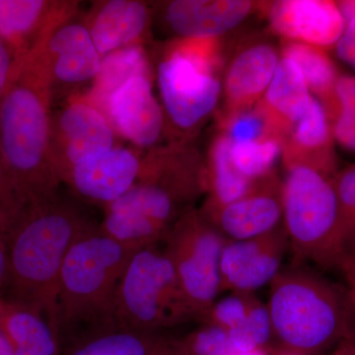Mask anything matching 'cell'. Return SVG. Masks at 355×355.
Masks as SVG:
<instances>
[{
    "instance_id": "obj_1",
    "label": "cell",
    "mask_w": 355,
    "mask_h": 355,
    "mask_svg": "<svg viewBox=\"0 0 355 355\" xmlns=\"http://www.w3.org/2000/svg\"><path fill=\"white\" fill-rule=\"evenodd\" d=\"M53 84L35 51L21 58L0 101V151L25 210L60 193L51 155Z\"/></svg>"
},
{
    "instance_id": "obj_26",
    "label": "cell",
    "mask_w": 355,
    "mask_h": 355,
    "mask_svg": "<svg viewBox=\"0 0 355 355\" xmlns=\"http://www.w3.org/2000/svg\"><path fill=\"white\" fill-rule=\"evenodd\" d=\"M162 338L158 333L113 327L79 338L70 355H153Z\"/></svg>"
},
{
    "instance_id": "obj_17",
    "label": "cell",
    "mask_w": 355,
    "mask_h": 355,
    "mask_svg": "<svg viewBox=\"0 0 355 355\" xmlns=\"http://www.w3.org/2000/svg\"><path fill=\"white\" fill-rule=\"evenodd\" d=\"M260 7L245 0H174L162 4V12L177 39H209L235 29Z\"/></svg>"
},
{
    "instance_id": "obj_42",
    "label": "cell",
    "mask_w": 355,
    "mask_h": 355,
    "mask_svg": "<svg viewBox=\"0 0 355 355\" xmlns=\"http://www.w3.org/2000/svg\"><path fill=\"white\" fill-rule=\"evenodd\" d=\"M239 355H270V352L266 349H256L252 350V352H240Z\"/></svg>"
},
{
    "instance_id": "obj_31",
    "label": "cell",
    "mask_w": 355,
    "mask_h": 355,
    "mask_svg": "<svg viewBox=\"0 0 355 355\" xmlns=\"http://www.w3.org/2000/svg\"><path fill=\"white\" fill-rule=\"evenodd\" d=\"M218 127L219 130L225 133L232 144L261 141L275 137L270 132L265 119L256 107L238 114Z\"/></svg>"
},
{
    "instance_id": "obj_39",
    "label": "cell",
    "mask_w": 355,
    "mask_h": 355,
    "mask_svg": "<svg viewBox=\"0 0 355 355\" xmlns=\"http://www.w3.org/2000/svg\"><path fill=\"white\" fill-rule=\"evenodd\" d=\"M343 254L355 251V209L343 240Z\"/></svg>"
},
{
    "instance_id": "obj_4",
    "label": "cell",
    "mask_w": 355,
    "mask_h": 355,
    "mask_svg": "<svg viewBox=\"0 0 355 355\" xmlns=\"http://www.w3.org/2000/svg\"><path fill=\"white\" fill-rule=\"evenodd\" d=\"M266 306L282 349L317 355L349 334L347 294L305 268L280 270L270 282Z\"/></svg>"
},
{
    "instance_id": "obj_11",
    "label": "cell",
    "mask_w": 355,
    "mask_h": 355,
    "mask_svg": "<svg viewBox=\"0 0 355 355\" xmlns=\"http://www.w3.org/2000/svg\"><path fill=\"white\" fill-rule=\"evenodd\" d=\"M101 110L116 135L137 148L161 146L167 133L164 112L154 94L153 73L139 74L114 90Z\"/></svg>"
},
{
    "instance_id": "obj_25",
    "label": "cell",
    "mask_w": 355,
    "mask_h": 355,
    "mask_svg": "<svg viewBox=\"0 0 355 355\" xmlns=\"http://www.w3.org/2000/svg\"><path fill=\"white\" fill-rule=\"evenodd\" d=\"M144 73H153V69L144 44L114 51L103 57L101 69L87 94L89 99L101 109L114 90L132 77Z\"/></svg>"
},
{
    "instance_id": "obj_43",
    "label": "cell",
    "mask_w": 355,
    "mask_h": 355,
    "mask_svg": "<svg viewBox=\"0 0 355 355\" xmlns=\"http://www.w3.org/2000/svg\"><path fill=\"white\" fill-rule=\"evenodd\" d=\"M270 355H302L296 354V352H288V350L280 349L275 352H270Z\"/></svg>"
},
{
    "instance_id": "obj_33",
    "label": "cell",
    "mask_w": 355,
    "mask_h": 355,
    "mask_svg": "<svg viewBox=\"0 0 355 355\" xmlns=\"http://www.w3.org/2000/svg\"><path fill=\"white\" fill-rule=\"evenodd\" d=\"M24 212V207L9 181L0 151V238L4 243Z\"/></svg>"
},
{
    "instance_id": "obj_34",
    "label": "cell",
    "mask_w": 355,
    "mask_h": 355,
    "mask_svg": "<svg viewBox=\"0 0 355 355\" xmlns=\"http://www.w3.org/2000/svg\"><path fill=\"white\" fill-rule=\"evenodd\" d=\"M345 21V27L336 43V53L355 69V1L336 2Z\"/></svg>"
},
{
    "instance_id": "obj_2",
    "label": "cell",
    "mask_w": 355,
    "mask_h": 355,
    "mask_svg": "<svg viewBox=\"0 0 355 355\" xmlns=\"http://www.w3.org/2000/svg\"><path fill=\"white\" fill-rule=\"evenodd\" d=\"M92 224L76 202L60 193L26 210L7 237L9 300L39 311L55 331L62 263L77 238Z\"/></svg>"
},
{
    "instance_id": "obj_40",
    "label": "cell",
    "mask_w": 355,
    "mask_h": 355,
    "mask_svg": "<svg viewBox=\"0 0 355 355\" xmlns=\"http://www.w3.org/2000/svg\"><path fill=\"white\" fill-rule=\"evenodd\" d=\"M331 355H355L354 350L352 349L350 340H345V342H343Z\"/></svg>"
},
{
    "instance_id": "obj_8",
    "label": "cell",
    "mask_w": 355,
    "mask_h": 355,
    "mask_svg": "<svg viewBox=\"0 0 355 355\" xmlns=\"http://www.w3.org/2000/svg\"><path fill=\"white\" fill-rule=\"evenodd\" d=\"M227 241L196 207L180 217L163 240L196 321L220 293V259Z\"/></svg>"
},
{
    "instance_id": "obj_44",
    "label": "cell",
    "mask_w": 355,
    "mask_h": 355,
    "mask_svg": "<svg viewBox=\"0 0 355 355\" xmlns=\"http://www.w3.org/2000/svg\"><path fill=\"white\" fill-rule=\"evenodd\" d=\"M350 343H352V349H354L355 354V342H352V340H350Z\"/></svg>"
},
{
    "instance_id": "obj_28",
    "label": "cell",
    "mask_w": 355,
    "mask_h": 355,
    "mask_svg": "<svg viewBox=\"0 0 355 355\" xmlns=\"http://www.w3.org/2000/svg\"><path fill=\"white\" fill-rule=\"evenodd\" d=\"M227 334L229 340L239 352L266 349L273 336L272 320L268 306L254 298L242 323Z\"/></svg>"
},
{
    "instance_id": "obj_3",
    "label": "cell",
    "mask_w": 355,
    "mask_h": 355,
    "mask_svg": "<svg viewBox=\"0 0 355 355\" xmlns=\"http://www.w3.org/2000/svg\"><path fill=\"white\" fill-rule=\"evenodd\" d=\"M140 248L116 241L93 223L65 257L58 279L57 331L84 336L113 328L114 292L132 254Z\"/></svg>"
},
{
    "instance_id": "obj_5",
    "label": "cell",
    "mask_w": 355,
    "mask_h": 355,
    "mask_svg": "<svg viewBox=\"0 0 355 355\" xmlns=\"http://www.w3.org/2000/svg\"><path fill=\"white\" fill-rule=\"evenodd\" d=\"M224 64L220 38L175 39L166 46L156 83L174 142H190L216 109Z\"/></svg>"
},
{
    "instance_id": "obj_21",
    "label": "cell",
    "mask_w": 355,
    "mask_h": 355,
    "mask_svg": "<svg viewBox=\"0 0 355 355\" xmlns=\"http://www.w3.org/2000/svg\"><path fill=\"white\" fill-rule=\"evenodd\" d=\"M70 1L0 0V36L21 58L31 53Z\"/></svg>"
},
{
    "instance_id": "obj_19",
    "label": "cell",
    "mask_w": 355,
    "mask_h": 355,
    "mask_svg": "<svg viewBox=\"0 0 355 355\" xmlns=\"http://www.w3.org/2000/svg\"><path fill=\"white\" fill-rule=\"evenodd\" d=\"M313 96L295 62L280 57L272 83L256 108L270 132L286 141L310 108Z\"/></svg>"
},
{
    "instance_id": "obj_9",
    "label": "cell",
    "mask_w": 355,
    "mask_h": 355,
    "mask_svg": "<svg viewBox=\"0 0 355 355\" xmlns=\"http://www.w3.org/2000/svg\"><path fill=\"white\" fill-rule=\"evenodd\" d=\"M116 137L106 114L87 94L72 98L53 112L51 162L62 183L76 166L119 146Z\"/></svg>"
},
{
    "instance_id": "obj_22",
    "label": "cell",
    "mask_w": 355,
    "mask_h": 355,
    "mask_svg": "<svg viewBox=\"0 0 355 355\" xmlns=\"http://www.w3.org/2000/svg\"><path fill=\"white\" fill-rule=\"evenodd\" d=\"M0 331L12 352L60 355L57 331L41 312L0 295Z\"/></svg>"
},
{
    "instance_id": "obj_13",
    "label": "cell",
    "mask_w": 355,
    "mask_h": 355,
    "mask_svg": "<svg viewBox=\"0 0 355 355\" xmlns=\"http://www.w3.org/2000/svg\"><path fill=\"white\" fill-rule=\"evenodd\" d=\"M288 245L284 223L266 235L228 240L221 254L220 292L253 294L270 284L280 272Z\"/></svg>"
},
{
    "instance_id": "obj_24",
    "label": "cell",
    "mask_w": 355,
    "mask_h": 355,
    "mask_svg": "<svg viewBox=\"0 0 355 355\" xmlns=\"http://www.w3.org/2000/svg\"><path fill=\"white\" fill-rule=\"evenodd\" d=\"M280 57L295 62L309 91L316 95V99L323 105L331 123L338 110L335 87L338 76L335 64L324 49L284 40Z\"/></svg>"
},
{
    "instance_id": "obj_15",
    "label": "cell",
    "mask_w": 355,
    "mask_h": 355,
    "mask_svg": "<svg viewBox=\"0 0 355 355\" xmlns=\"http://www.w3.org/2000/svg\"><path fill=\"white\" fill-rule=\"evenodd\" d=\"M279 60L277 48L266 41L238 49L224 72V104L218 125L256 106L272 83Z\"/></svg>"
},
{
    "instance_id": "obj_32",
    "label": "cell",
    "mask_w": 355,
    "mask_h": 355,
    "mask_svg": "<svg viewBox=\"0 0 355 355\" xmlns=\"http://www.w3.org/2000/svg\"><path fill=\"white\" fill-rule=\"evenodd\" d=\"M191 355H239L227 331L205 326L183 338Z\"/></svg>"
},
{
    "instance_id": "obj_7",
    "label": "cell",
    "mask_w": 355,
    "mask_h": 355,
    "mask_svg": "<svg viewBox=\"0 0 355 355\" xmlns=\"http://www.w3.org/2000/svg\"><path fill=\"white\" fill-rule=\"evenodd\" d=\"M336 175L306 165L286 169L284 226L299 261L336 266L343 256Z\"/></svg>"
},
{
    "instance_id": "obj_6",
    "label": "cell",
    "mask_w": 355,
    "mask_h": 355,
    "mask_svg": "<svg viewBox=\"0 0 355 355\" xmlns=\"http://www.w3.org/2000/svg\"><path fill=\"white\" fill-rule=\"evenodd\" d=\"M114 327L158 333L195 320L171 261L157 245L140 248L114 292Z\"/></svg>"
},
{
    "instance_id": "obj_14",
    "label": "cell",
    "mask_w": 355,
    "mask_h": 355,
    "mask_svg": "<svg viewBox=\"0 0 355 355\" xmlns=\"http://www.w3.org/2000/svg\"><path fill=\"white\" fill-rule=\"evenodd\" d=\"M200 210L231 241L268 234L284 223L282 181L277 173H272L258 180L249 193L235 202Z\"/></svg>"
},
{
    "instance_id": "obj_16",
    "label": "cell",
    "mask_w": 355,
    "mask_h": 355,
    "mask_svg": "<svg viewBox=\"0 0 355 355\" xmlns=\"http://www.w3.org/2000/svg\"><path fill=\"white\" fill-rule=\"evenodd\" d=\"M270 29L287 41L328 48L338 43L345 21L338 3L326 0L261 2Z\"/></svg>"
},
{
    "instance_id": "obj_41",
    "label": "cell",
    "mask_w": 355,
    "mask_h": 355,
    "mask_svg": "<svg viewBox=\"0 0 355 355\" xmlns=\"http://www.w3.org/2000/svg\"><path fill=\"white\" fill-rule=\"evenodd\" d=\"M0 355H13L10 345L7 342L1 331H0Z\"/></svg>"
},
{
    "instance_id": "obj_37",
    "label": "cell",
    "mask_w": 355,
    "mask_h": 355,
    "mask_svg": "<svg viewBox=\"0 0 355 355\" xmlns=\"http://www.w3.org/2000/svg\"><path fill=\"white\" fill-rule=\"evenodd\" d=\"M153 355H191L184 340L161 338Z\"/></svg>"
},
{
    "instance_id": "obj_10",
    "label": "cell",
    "mask_w": 355,
    "mask_h": 355,
    "mask_svg": "<svg viewBox=\"0 0 355 355\" xmlns=\"http://www.w3.org/2000/svg\"><path fill=\"white\" fill-rule=\"evenodd\" d=\"M77 7V2H69L33 50L46 67L53 91L55 86L93 84L101 69L103 58L85 22L76 20Z\"/></svg>"
},
{
    "instance_id": "obj_29",
    "label": "cell",
    "mask_w": 355,
    "mask_h": 355,
    "mask_svg": "<svg viewBox=\"0 0 355 355\" xmlns=\"http://www.w3.org/2000/svg\"><path fill=\"white\" fill-rule=\"evenodd\" d=\"M335 95L338 110L331 121L333 137L345 148L355 151V76H338Z\"/></svg>"
},
{
    "instance_id": "obj_12",
    "label": "cell",
    "mask_w": 355,
    "mask_h": 355,
    "mask_svg": "<svg viewBox=\"0 0 355 355\" xmlns=\"http://www.w3.org/2000/svg\"><path fill=\"white\" fill-rule=\"evenodd\" d=\"M142 167L144 155L116 146L76 166L62 184L77 200L105 209L139 182Z\"/></svg>"
},
{
    "instance_id": "obj_23",
    "label": "cell",
    "mask_w": 355,
    "mask_h": 355,
    "mask_svg": "<svg viewBox=\"0 0 355 355\" xmlns=\"http://www.w3.org/2000/svg\"><path fill=\"white\" fill-rule=\"evenodd\" d=\"M232 141L219 132L212 139L205 159L207 200L202 209H214L235 202L253 189L252 181L238 171L231 156Z\"/></svg>"
},
{
    "instance_id": "obj_38",
    "label": "cell",
    "mask_w": 355,
    "mask_h": 355,
    "mask_svg": "<svg viewBox=\"0 0 355 355\" xmlns=\"http://www.w3.org/2000/svg\"><path fill=\"white\" fill-rule=\"evenodd\" d=\"M9 279L8 251L3 240L0 238V295L3 289H6ZM2 296V295H1Z\"/></svg>"
},
{
    "instance_id": "obj_18",
    "label": "cell",
    "mask_w": 355,
    "mask_h": 355,
    "mask_svg": "<svg viewBox=\"0 0 355 355\" xmlns=\"http://www.w3.org/2000/svg\"><path fill=\"white\" fill-rule=\"evenodd\" d=\"M153 20L149 4L139 0L97 2L84 20L101 57L114 51L144 44Z\"/></svg>"
},
{
    "instance_id": "obj_36",
    "label": "cell",
    "mask_w": 355,
    "mask_h": 355,
    "mask_svg": "<svg viewBox=\"0 0 355 355\" xmlns=\"http://www.w3.org/2000/svg\"><path fill=\"white\" fill-rule=\"evenodd\" d=\"M336 266L342 270L347 284V298L355 315V251L343 254Z\"/></svg>"
},
{
    "instance_id": "obj_20",
    "label": "cell",
    "mask_w": 355,
    "mask_h": 355,
    "mask_svg": "<svg viewBox=\"0 0 355 355\" xmlns=\"http://www.w3.org/2000/svg\"><path fill=\"white\" fill-rule=\"evenodd\" d=\"M333 133L323 105L313 97L310 108L284 141V168L306 165L336 174L333 153Z\"/></svg>"
},
{
    "instance_id": "obj_35",
    "label": "cell",
    "mask_w": 355,
    "mask_h": 355,
    "mask_svg": "<svg viewBox=\"0 0 355 355\" xmlns=\"http://www.w3.org/2000/svg\"><path fill=\"white\" fill-rule=\"evenodd\" d=\"M21 58L12 46L0 36V101L15 76Z\"/></svg>"
},
{
    "instance_id": "obj_27",
    "label": "cell",
    "mask_w": 355,
    "mask_h": 355,
    "mask_svg": "<svg viewBox=\"0 0 355 355\" xmlns=\"http://www.w3.org/2000/svg\"><path fill=\"white\" fill-rule=\"evenodd\" d=\"M284 140L268 139L257 142L232 144L231 156L238 171L252 181L275 173V164L282 153Z\"/></svg>"
},
{
    "instance_id": "obj_30",
    "label": "cell",
    "mask_w": 355,
    "mask_h": 355,
    "mask_svg": "<svg viewBox=\"0 0 355 355\" xmlns=\"http://www.w3.org/2000/svg\"><path fill=\"white\" fill-rule=\"evenodd\" d=\"M253 294L232 292L227 297L216 301L198 322L205 326L214 327L230 331L246 318L254 299Z\"/></svg>"
}]
</instances>
